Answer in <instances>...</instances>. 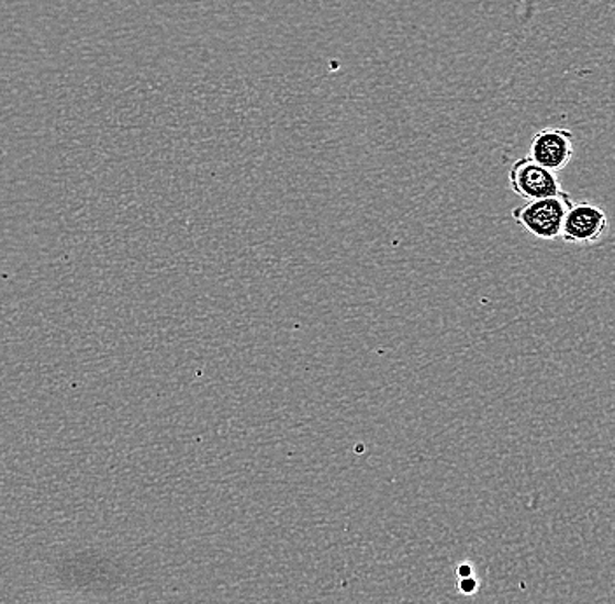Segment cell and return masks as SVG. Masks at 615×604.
Masks as SVG:
<instances>
[{
	"label": "cell",
	"mask_w": 615,
	"mask_h": 604,
	"mask_svg": "<svg viewBox=\"0 0 615 604\" xmlns=\"http://www.w3.org/2000/svg\"><path fill=\"white\" fill-rule=\"evenodd\" d=\"M528 158L540 167L560 174L569 167L573 158V135L570 130L546 128L535 133L532 138Z\"/></svg>",
	"instance_id": "277c9868"
},
{
	"label": "cell",
	"mask_w": 615,
	"mask_h": 604,
	"mask_svg": "<svg viewBox=\"0 0 615 604\" xmlns=\"http://www.w3.org/2000/svg\"><path fill=\"white\" fill-rule=\"evenodd\" d=\"M458 577H460V579L472 577V568H470V564H460V568H458Z\"/></svg>",
	"instance_id": "8992f818"
},
{
	"label": "cell",
	"mask_w": 615,
	"mask_h": 604,
	"mask_svg": "<svg viewBox=\"0 0 615 604\" xmlns=\"http://www.w3.org/2000/svg\"><path fill=\"white\" fill-rule=\"evenodd\" d=\"M572 204L569 192L563 191L544 200L526 201L523 206L514 209L511 215L535 238L552 242L561 238L564 219Z\"/></svg>",
	"instance_id": "6da1fadb"
},
{
	"label": "cell",
	"mask_w": 615,
	"mask_h": 604,
	"mask_svg": "<svg viewBox=\"0 0 615 604\" xmlns=\"http://www.w3.org/2000/svg\"><path fill=\"white\" fill-rule=\"evenodd\" d=\"M611 230V221L600 204L591 201L573 203L564 219L561 239L570 245H594Z\"/></svg>",
	"instance_id": "7a4b0ae2"
},
{
	"label": "cell",
	"mask_w": 615,
	"mask_h": 604,
	"mask_svg": "<svg viewBox=\"0 0 615 604\" xmlns=\"http://www.w3.org/2000/svg\"><path fill=\"white\" fill-rule=\"evenodd\" d=\"M508 183L514 194L525 201L544 200L563 192L558 175L540 167L528 156L513 163L508 170Z\"/></svg>",
	"instance_id": "3957f363"
},
{
	"label": "cell",
	"mask_w": 615,
	"mask_h": 604,
	"mask_svg": "<svg viewBox=\"0 0 615 604\" xmlns=\"http://www.w3.org/2000/svg\"><path fill=\"white\" fill-rule=\"evenodd\" d=\"M476 589H478V582H476L474 577L460 579V591L463 592V594H472Z\"/></svg>",
	"instance_id": "5b68a950"
}]
</instances>
